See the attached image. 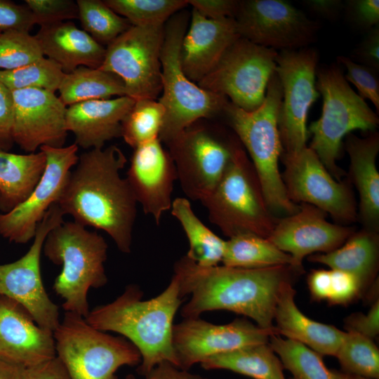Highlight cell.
I'll use <instances>...</instances> for the list:
<instances>
[{
    "label": "cell",
    "mask_w": 379,
    "mask_h": 379,
    "mask_svg": "<svg viewBox=\"0 0 379 379\" xmlns=\"http://www.w3.org/2000/svg\"><path fill=\"white\" fill-rule=\"evenodd\" d=\"M126 162L124 153L114 145L82 153L56 204L64 215L104 231L121 252L129 253L138 202L120 175Z\"/></svg>",
    "instance_id": "6da1fadb"
},
{
    "label": "cell",
    "mask_w": 379,
    "mask_h": 379,
    "mask_svg": "<svg viewBox=\"0 0 379 379\" xmlns=\"http://www.w3.org/2000/svg\"><path fill=\"white\" fill-rule=\"evenodd\" d=\"M182 298H191L181 309L185 318L205 312L228 310L248 317L262 328H273L274 314L284 285L298 272L289 265L263 268L202 267L186 255L174 265Z\"/></svg>",
    "instance_id": "7a4b0ae2"
},
{
    "label": "cell",
    "mask_w": 379,
    "mask_h": 379,
    "mask_svg": "<svg viewBox=\"0 0 379 379\" xmlns=\"http://www.w3.org/2000/svg\"><path fill=\"white\" fill-rule=\"evenodd\" d=\"M142 296L138 286H127L114 301L90 310L85 319L95 328L117 333L131 342L141 355L138 373L145 376L164 361L178 367L172 333L182 298L174 276L159 295L146 300Z\"/></svg>",
    "instance_id": "3957f363"
},
{
    "label": "cell",
    "mask_w": 379,
    "mask_h": 379,
    "mask_svg": "<svg viewBox=\"0 0 379 379\" xmlns=\"http://www.w3.org/2000/svg\"><path fill=\"white\" fill-rule=\"evenodd\" d=\"M282 88L276 72L270 77L262 104L252 112L228 102L224 112L239 140L246 149L259 180L265 201L274 214L285 216L300 206L288 198L279 170L284 152L278 128Z\"/></svg>",
    "instance_id": "277c9868"
},
{
    "label": "cell",
    "mask_w": 379,
    "mask_h": 379,
    "mask_svg": "<svg viewBox=\"0 0 379 379\" xmlns=\"http://www.w3.org/2000/svg\"><path fill=\"white\" fill-rule=\"evenodd\" d=\"M107 248L102 235L75 221H64L47 234L43 251L53 263L62 265L53 288L62 299L65 312L84 318L88 314L89 289L107 282L104 266Z\"/></svg>",
    "instance_id": "5b68a950"
},
{
    "label": "cell",
    "mask_w": 379,
    "mask_h": 379,
    "mask_svg": "<svg viewBox=\"0 0 379 379\" xmlns=\"http://www.w3.org/2000/svg\"><path fill=\"white\" fill-rule=\"evenodd\" d=\"M187 22V13L181 11L164 25L160 56L162 95L159 102L165 109V115L159 139L166 144L200 119L224 111L229 102L225 96L201 88L184 74L180 47Z\"/></svg>",
    "instance_id": "8992f818"
},
{
    "label": "cell",
    "mask_w": 379,
    "mask_h": 379,
    "mask_svg": "<svg viewBox=\"0 0 379 379\" xmlns=\"http://www.w3.org/2000/svg\"><path fill=\"white\" fill-rule=\"evenodd\" d=\"M210 221L229 238L251 233L268 238L278 220L264 198L254 167L238 142L213 192L201 202Z\"/></svg>",
    "instance_id": "52a82bcc"
},
{
    "label": "cell",
    "mask_w": 379,
    "mask_h": 379,
    "mask_svg": "<svg viewBox=\"0 0 379 379\" xmlns=\"http://www.w3.org/2000/svg\"><path fill=\"white\" fill-rule=\"evenodd\" d=\"M316 88L322 96L321 117L312 121L310 148L328 171L340 180L343 172L336 164L342 140L354 130L375 131L379 123L376 114L355 93L337 65L317 69Z\"/></svg>",
    "instance_id": "ba28073f"
},
{
    "label": "cell",
    "mask_w": 379,
    "mask_h": 379,
    "mask_svg": "<svg viewBox=\"0 0 379 379\" xmlns=\"http://www.w3.org/2000/svg\"><path fill=\"white\" fill-rule=\"evenodd\" d=\"M53 333L56 357L70 379H117L120 367L141 362L139 351L127 339L98 330L75 313L65 312Z\"/></svg>",
    "instance_id": "9c48e42d"
},
{
    "label": "cell",
    "mask_w": 379,
    "mask_h": 379,
    "mask_svg": "<svg viewBox=\"0 0 379 379\" xmlns=\"http://www.w3.org/2000/svg\"><path fill=\"white\" fill-rule=\"evenodd\" d=\"M277 53L239 37L197 85L230 98L231 103L245 111H254L265 100Z\"/></svg>",
    "instance_id": "30bf717a"
},
{
    "label": "cell",
    "mask_w": 379,
    "mask_h": 379,
    "mask_svg": "<svg viewBox=\"0 0 379 379\" xmlns=\"http://www.w3.org/2000/svg\"><path fill=\"white\" fill-rule=\"evenodd\" d=\"M164 24L131 26L105 48L99 69L120 77L126 95L156 100L161 93V51Z\"/></svg>",
    "instance_id": "8fae6325"
},
{
    "label": "cell",
    "mask_w": 379,
    "mask_h": 379,
    "mask_svg": "<svg viewBox=\"0 0 379 379\" xmlns=\"http://www.w3.org/2000/svg\"><path fill=\"white\" fill-rule=\"evenodd\" d=\"M318 60L317 52L308 47L277 53L275 72L282 88L278 128L285 154H296L307 147V117L319 97Z\"/></svg>",
    "instance_id": "7c38bea8"
},
{
    "label": "cell",
    "mask_w": 379,
    "mask_h": 379,
    "mask_svg": "<svg viewBox=\"0 0 379 379\" xmlns=\"http://www.w3.org/2000/svg\"><path fill=\"white\" fill-rule=\"evenodd\" d=\"M64 215L53 204L38 225L27 252L13 262L0 265V295L20 305L39 326L53 333L60 322L59 308L44 286L40 258L47 234L64 222Z\"/></svg>",
    "instance_id": "4fadbf2b"
},
{
    "label": "cell",
    "mask_w": 379,
    "mask_h": 379,
    "mask_svg": "<svg viewBox=\"0 0 379 379\" xmlns=\"http://www.w3.org/2000/svg\"><path fill=\"white\" fill-rule=\"evenodd\" d=\"M234 20L240 37L280 51L307 47L320 29L318 22L284 0L239 1Z\"/></svg>",
    "instance_id": "5bb4252c"
},
{
    "label": "cell",
    "mask_w": 379,
    "mask_h": 379,
    "mask_svg": "<svg viewBox=\"0 0 379 379\" xmlns=\"http://www.w3.org/2000/svg\"><path fill=\"white\" fill-rule=\"evenodd\" d=\"M233 143L194 124L166 144L177 180L189 199L202 202L213 192L230 160Z\"/></svg>",
    "instance_id": "9a60e30c"
},
{
    "label": "cell",
    "mask_w": 379,
    "mask_h": 379,
    "mask_svg": "<svg viewBox=\"0 0 379 379\" xmlns=\"http://www.w3.org/2000/svg\"><path fill=\"white\" fill-rule=\"evenodd\" d=\"M282 160V180L291 201L312 205L340 222L355 220L356 203L350 187L337 182L312 149L305 147L294 154H283Z\"/></svg>",
    "instance_id": "2e32d148"
},
{
    "label": "cell",
    "mask_w": 379,
    "mask_h": 379,
    "mask_svg": "<svg viewBox=\"0 0 379 379\" xmlns=\"http://www.w3.org/2000/svg\"><path fill=\"white\" fill-rule=\"evenodd\" d=\"M75 143L61 147L42 146L46 157L44 172L29 195L6 213H0V235L11 242L26 244L61 195L69 172L79 159Z\"/></svg>",
    "instance_id": "e0dca14e"
},
{
    "label": "cell",
    "mask_w": 379,
    "mask_h": 379,
    "mask_svg": "<svg viewBox=\"0 0 379 379\" xmlns=\"http://www.w3.org/2000/svg\"><path fill=\"white\" fill-rule=\"evenodd\" d=\"M274 335H278L275 326L262 328L246 319L218 325L199 317L187 318L173 325L172 344L178 367L188 370L213 356L251 345L267 343Z\"/></svg>",
    "instance_id": "ac0fdd59"
},
{
    "label": "cell",
    "mask_w": 379,
    "mask_h": 379,
    "mask_svg": "<svg viewBox=\"0 0 379 379\" xmlns=\"http://www.w3.org/2000/svg\"><path fill=\"white\" fill-rule=\"evenodd\" d=\"M14 143L28 153L42 146L61 147L67 137V106L55 93L39 88L12 91Z\"/></svg>",
    "instance_id": "d6986e66"
},
{
    "label": "cell",
    "mask_w": 379,
    "mask_h": 379,
    "mask_svg": "<svg viewBox=\"0 0 379 379\" xmlns=\"http://www.w3.org/2000/svg\"><path fill=\"white\" fill-rule=\"evenodd\" d=\"M326 213L302 203L295 213L279 218L267 238L292 258V267L302 270L303 259L314 252H331L351 235L352 229L330 223Z\"/></svg>",
    "instance_id": "ffe728a7"
},
{
    "label": "cell",
    "mask_w": 379,
    "mask_h": 379,
    "mask_svg": "<svg viewBox=\"0 0 379 379\" xmlns=\"http://www.w3.org/2000/svg\"><path fill=\"white\" fill-rule=\"evenodd\" d=\"M126 178L144 213L159 225L164 213L171 210L177 180L173 161L159 138L134 149Z\"/></svg>",
    "instance_id": "44dd1931"
},
{
    "label": "cell",
    "mask_w": 379,
    "mask_h": 379,
    "mask_svg": "<svg viewBox=\"0 0 379 379\" xmlns=\"http://www.w3.org/2000/svg\"><path fill=\"white\" fill-rule=\"evenodd\" d=\"M56 357L53 332L14 300L0 295V358L25 368Z\"/></svg>",
    "instance_id": "7402d4cb"
},
{
    "label": "cell",
    "mask_w": 379,
    "mask_h": 379,
    "mask_svg": "<svg viewBox=\"0 0 379 379\" xmlns=\"http://www.w3.org/2000/svg\"><path fill=\"white\" fill-rule=\"evenodd\" d=\"M234 18L208 19L192 8L190 27L180 47V63L185 76L198 84L239 38Z\"/></svg>",
    "instance_id": "603a6c76"
},
{
    "label": "cell",
    "mask_w": 379,
    "mask_h": 379,
    "mask_svg": "<svg viewBox=\"0 0 379 379\" xmlns=\"http://www.w3.org/2000/svg\"><path fill=\"white\" fill-rule=\"evenodd\" d=\"M127 96L84 101L67 107L65 126L75 144L85 149H102L121 137V123L135 102Z\"/></svg>",
    "instance_id": "cb8c5ba5"
},
{
    "label": "cell",
    "mask_w": 379,
    "mask_h": 379,
    "mask_svg": "<svg viewBox=\"0 0 379 379\" xmlns=\"http://www.w3.org/2000/svg\"><path fill=\"white\" fill-rule=\"evenodd\" d=\"M34 38L44 56L66 74L80 66L97 69L103 62L105 47L71 21L40 26Z\"/></svg>",
    "instance_id": "d4e9b609"
},
{
    "label": "cell",
    "mask_w": 379,
    "mask_h": 379,
    "mask_svg": "<svg viewBox=\"0 0 379 379\" xmlns=\"http://www.w3.org/2000/svg\"><path fill=\"white\" fill-rule=\"evenodd\" d=\"M295 294L291 281L286 282L274 314L278 335L300 342L320 355L335 356L345 332L305 316L295 305Z\"/></svg>",
    "instance_id": "484cf974"
},
{
    "label": "cell",
    "mask_w": 379,
    "mask_h": 379,
    "mask_svg": "<svg viewBox=\"0 0 379 379\" xmlns=\"http://www.w3.org/2000/svg\"><path fill=\"white\" fill-rule=\"evenodd\" d=\"M345 149L350 159V173L360 199L359 209L366 229L375 232L379 225V173L376 157L379 135L375 131L361 138L350 133L345 136Z\"/></svg>",
    "instance_id": "4316f807"
},
{
    "label": "cell",
    "mask_w": 379,
    "mask_h": 379,
    "mask_svg": "<svg viewBox=\"0 0 379 379\" xmlns=\"http://www.w3.org/2000/svg\"><path fill=\"white\" fill-rule=\"evenodd\" d=\"M44 152L18 154L0 150V210L6 213L23 201L43 175Z\"/></svg>",
    "instance_id": "83f0119b"
},
{
    "label": "cell",
    "mask_w": 379,
    "mask_h": 379,
    "mask_svg": "<svg viewBox=\"0 0 379 379\" xmlns=\"http://www.w3.org/2000/svg\"><path fill=\"white\" fill-rule=\"evenodd\" d=\"M378 260V238L375 232L362 230L351 235L336 249L308 258V260L328 266L354 275L361 288L373 277Z\"/></svg>",
    "instance_id": "f1b7e54d"
},
{
    "label": "cell",
    "mask_w": 379,
    "mask_h": 379,
    "mask_svg": "<svg viewBox=\"0 0 379 379\" xmlns=\"http://www.w3.org/2000/svg\"><path fill=\"white\" fill-rule=\"evenodd\" d=\"M200 364L206 370H228L253 379H286L283 365L269 343L215 355Z\"/></svg>",
    "instance_id": "f546056e"
},
{
    "label": "cell",
    "mask_w": 379,
    "mask_h": 379,
    "mask_svg": "<svg viewBox=\"0 0 379 379\" xmlns=\"http://www.w3.org/2000/svg\"><path fill=\"white\" fill-rule=\"evenodd\" d=\"M58 91L65 106L126 95L125 84L120 77L99 68L85 66L65 73Z\"/></svg>",
    "instance_id": "4dcf8cb0"
},
{
    "label": "cell",
    "mask_w": 379,
    "mask_h": 379,
    "mask_svg": "<svg viewBox=\"0 0 379 379\" xmlns=\"http://www.w3.org/2000/svg\"><path fill=\"white\" fill-rule=\"evenodd\" d=\"M171 211L187 238L189 249L185 255L189 259L202 267H213L222 262L225 241L199 219L187 198L173 199Z\"/></svg>",
    "instance_id": "1f68e13d"
},
{
    "label": "cell",
    "mask_w": 379,
    "mask_h": 379,
    "mask_svg": "<svg viewBox=\"0 0 379 379\" xmlns=\"http://www.w3.org/2000/svg\"><path fill=\"white\" fill-rule=\"evenodd\" d=\"M223 265L241 268L292 267L291 256L268 239L251 233L235 235L225 241Z\"/></svg>",
    "instance_id": "d6a6232c"
},
{
    "label": "cell",
    "mask_w": 379,
    "mask_h": 379,
    "mask_svg": "<svg viewBox=\"0 0 379 379\" xmlns=\"http://www.w3.org/2000/svg\"><path fill=\"white\" fill-rule=\"evenodd\" d=\"M269 345L293 379H333L321 355L304 344L274 335L270 336Z\"/></svg>",
    "instance_id": "836d02e7"
},
{
    "label": "cell",
    "mask_w": 379,
    "mask_h": 379,
    "mask_svg": "<svg viewBox=\"0 0 379 379\" xmlns=\"http://www.w3.org/2000/svg\"><path fill=\"white\" fill-rule=\"evenodd\" d=\"M164 115L165 109L159 100H135L122 121L121 137L133 149L159 138Z\"/></svg>",
    "instance_id": "e575fe53"
},
{
    "label": "cell",
    "mask_w": 379,
    "mask_h": 379,
    "mask_svg": "<svg viewBox=\"0 0 379 379\" xmlns=\"http://www.w3.org/2000/svg\"><path fill=\"white\" fill-rule=\"evenodd\" d=\"M83 30L96 42L107 46L132 25L101 0H77Z\"/></svg>",
    "instance_id": "d590c367"
},
{
    "label": "cell",
    "mask_w": 379,
    "mask_h": 379,
    "mask_svg": "<svg viewBox=\"0 0 379 379\" xmlns=\"http://www.w3.org/2000/svg\"><path fill=\"white\" fill-rule=\"evenodd\" d=\"M335 357L344 372L379 378V350L372 339L366 336L347 331Z\"/></svg>",
    "instance_id": "8d00e7d4"
},
{
    "label": "cell",
    "mask_w": 379,
    "mask_h": 379,
    "mask_svg": "<svg viewBox=\"0 0 379 379\" xmlns=\"http://www.w3.org/2000/svg\"><path fill=\"white\" fill-rule=\"evenodd\" d=\"M65 75L55 61L43 57L13 70H0V82L11 91L39 88L55 93Z\"/></svg>",
    "instance_id": "74e56055"
},
{
    "label": "cell",
    "mask_w": 379,
    "mask_h": 379,
    "mask_svg": "<svg viewBox=\"0 0 379 379\" xmlns=\"http://www.w3.org/2000/svg\"><path fill=\"white\" fill-rule=\"evenodd\" d=\"M104 2L133 26L164 24L188 4L187 0H105Z\"/></svg>",
    "instance_id": "f35d334b"
},
{
    "label": "cell",
    "mask_w": 379,
    "mask_h": 379,
    "mask_svg": "<svg viewBox=\"0 0 379 379\" xmlns=\"http://www.w3.org/2000/svg\"><path fill=\"white\" fill-rule=\"evenodd\" d=\"M44 57L34 36L28 32L0 33V70H13Z\"/></svg>",
    "instance_id": "ab89813d"
},
{
    "label": "cell",
    "mask_w": 379,
    "mask_h": 379,
    "mask_svg": "<svg viewBox=\"0 0 379 379\" xmlns=\"http://www.w3.org/2000/svg\"><path fill=\"white\" fill-rule=\"evenodd\" d=\"M338 64L345 66L347 74L344 75L347 81L351 82L358 90V95L364 100L372 102L377 112L379 111V79L376 69L359 64L350 58L337 57Z\"/></svg>",
    "instance_id": "60d3db41"
},
{
    "label": "cell",
    "mask_w": 379,
    "mask_h": 379,
    "mask_svg": "<svg viewBox=\"0 0 379 379\" xmlns=\"http://www.w3.org/2000/svg\"><path fill=\"white\" fill-rule=\"evenodd\" d=\"M39 26L78 19V7L72 0H25Z\"/></svg>",
    "instance_id": "b9f144b4"
},
{
    "label": "cell",
    "mask_w": 379,
    "mask_h": 379,
    "mask_svg": "<svg viewBox=\"0 0 379 379\" xmlns=\"http://www.w3.org/2000/svg\"><path fill=\"white\" fill-rule=\"evenodd\" d=\"M36 25L34 17L27 6L8 0H0V31L19 30L29 32Z\"/></svg>",
    "instance_id": "7bdbcfd3"
},
{
    "label": "cell",
    "mask_w": 379,
    "mask_h": 379,
    "mask_svg": "<svg viewBox=\"0 0 379 379\" xmlns=\"http://www.w3.org/2000/svg\"><path fill=\"white\" fill-rule=\"evenodd\" d=\"M331 291L328 302L331 304H347L357 297L362 290L354 275L338 270H330Z\"/></svg>",
    "instance_id": "ee69618b"
},
{
    "label": "cell",
    "mask_w": 379,
    "mask_h": 379,
    "mask_svg": "<svg viewBox=\"0 0 379 379\" xmlns=\"http://www.w3.org/2000/svg\"><path fill=\"white\" fill-rule=\"evenodd\" d=\"M345 8L350 21L360 29L368 31L379 24L378 0H350Z\"/></svg>",
    "instance_id": "f6af8a7d"
},
{
    "label": "cell",
    "mask_w": 379,
    "mask_h": 379,
    "mask_svg": "<svg viewBox=\"0 0 379 379\" xmlns=\"http://www.w3.org/2000/svg\"><path fill=\"white\" fill-rule=\"evenodd\" d=\"M13 102L11 91L0 82V150H10L13 138Z\"/></svg>",
    "instance_id": "bcb514c9"
},
{
    "label": "cell",
    "mask_w": 379,
    "mask_h": 379,
    "mask_svg": "<svg viewBox=\"0 0 379 379\" xmlns=\"http://www.w3.org/2000/svg\"><path fill=\"white\" fill-rule=\"evenodd\" d=\"M353 61L379 70V26L367 31L366 36L354 49Z\"/></svg>",
    "instance_id": "7dc6e473"
},
{
    "label": "cell",
    "mask_w": 379,
    "mask_h": 379,
    "mask_svg": "<svg viewBox=\"0 0 379 379\" xmlns=\"http://www.w3.org/2000/svg\"><path fill=\"white\" fill-rule=\"evenodd\" d=\"M199 14L211 20L234 18L239 1L236 0H187Z\"/></svg>",
    "instance_id": "c3c4849f"
},
{
    "label": "cell",
    "mask_w": 379,
    "mask_h": 379,
    "mask_svg": "<svg viewBox=\"0 0 379 379\" xmlns=\"http://www.w3.org/2000/svg\"><path fill=\"white\" fill-rule=\"evenodd\" d=\"M379 302L377 300L366 314H354L346 320L347 331L359 333L371 339L379 332Z\"/></svg>",
    "instance_id": "681fc988"
},
{
    "label": "cell",
    "mask_w": 379,
    "mask_h": 379,
    "mask_svg": "<svg viewBox=\"0 0 379 379\" xmlns=\"http://www.w3.org/2000/svg\"><path fill=\"white\" fill-rule=\"evenodd\" d=\"M24 379H70L61 361L54 357L47 361L26 368Z\"/></svg>",
    "instance_id": "f907efd6"
},
{
    "label": "cell",
    "mask_w": 379,
    "mask_h": 379,
    "mask_svg": "<svg viewBox=\"0 0 379 379\" xmlns=\"http://www.w3.org/2000/svg\"><path fill=\"white\" fill-rule=\"evenodd\" d=\"M331 270H313L308 276L307 283L312 296L317 300H328L331 291Z\"/></svg>",
    "instance_id": "816d5d0a"
},
{
    "label": "cell",
    "mask_w": 379,
    "mask_h": 379,
    "mask_svg": "<svg viewBox=\"0 0 379 379\" xmlns=\"http://www.w3.org/2000/svg\"><path fill=\"white\" fill-rule=\"evenodd\" d=\"M145 377V379H209L191 373L168 361L159 364Z\"/></svg>",
    "instance_id": "f5cc1de1"
},
{
    "label": "cell",
    "mask_w": 379,
    "mask_h": 379,
    "mask_svg": "<svg viewBox=\"0 0 379 379\" xmlns=\"http://www.w3.org/2000/svg\"><path fill=\"white\" fill-rule=\"evenodd\" d=\"M302 4L312 13L328 20H335L343 8L339 0H305Z\"/></svg>",
    "instance_id": "db71d44e"
},
{
    "label": "cell",
    "mask_w": 379,
    "mask_h": 379,
    "mask_svg": "<svg viewBox=\"0 0 379 379\" xmlns=\"http://www.w3.org/2000/svg\"><path fill=\"white\" fill-rule=\"evenodd\" d=\"M26 368L0 358V379H24Z\"/></svg>",
    "instance_id": "11a10c76"
},
{
    "label": "cell",
    "mask_w": 379,
    "mask_h": 379,
    "mask_svg": "<svg viewBox=\"0 0 379 379\" xmlns=\"http://www.w3.org/2000/svg\"><path fill=\"white\" fill-rule=\"evenodd\" d=\"M333 379H371L360 375H354L344 372L343 371H338L335 369L331 370Z\"/></svg>",
    "instance_id": "9f6ffc18"
},
{
    "label": "cell",
    "mask_w": 379,
    "mask_h": 379,
    "mask_svg": "<svg viewBox=\"0 0 379 379\" xmlns=\"http://www.w3.org/2000/svg\"><path fill=\"white\" fill-rule=\"evenodd\" d=\"M124 379H137L133 375L128 374L126 376Z\"/></svg>",
    "instance_id": "6f0895ef"
},
{
    "label": "cell",
    "mask_w": 379,
    "mask_h": 379,
    "mask_svg": "<svg viewBox=\"0 0 379 379\" xmlns=\"http://www.w3.org/2000/svg\"><path fill=\"white\" fill-rule=\"evenodd\" d=\"M1 32L0 31V33H1Z\"/></svg>",
    "instance_id": "680465c9"
}]
</instances>
